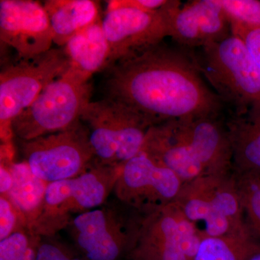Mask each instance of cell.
Masks as SVG:
<instances>
[{"mask_svg": "<svg viewBox=\"0 0 260 260\" xmlns=\"http://www.w3.org/2000/svg\"><path fill=\"white\" fill-rule=\"evenodd\" d=\"M175 203L203 237H225L249 232L234 172L196 178L181 186Z\"/></svg>", "mask_w": 260, "mask_h": 260, "instance_id": "cell-3", "label": "cell"}, {"mask_svg": "<svg viewBox=\"0 0 260 260\" xmlns=\"http://www.w3.org/2000/svg\"><path fill=\"white\" fill-rule=\"evenodd\" d=\"M259 245L250 232L235 236L203 237L193 260H247Z\"/></svg>", "mask_w": 260, "mask_h": 260, "instance_id": "cell-21", "label": "cell"}, {"mask_svg": "<svg viewBox=\"0 0 260 260\" xmlns=\"http://www.w3.org/2000/svg\"><path fill=\"white\" fill-rule=\"evenodd\" d=\"M230 20L260 27V1L259 0H219Z\"/></svg>", "mask_w": 260, "mask_h": 260, "instance_id": "cell-23", "label": "cell"}, {"mask_svg": "<svg viewBox=\"0 0 260 260\" xmlns=\"http://www.w3.org/2000/svg\"><path fill=\"white\" fill-rule=\"evenodd\" d=\"M13 176L10 171L8 160L1 157V166H0V194L7 195L13 186Z\"/></svg>", "mask_w": 260, "mask_h": 260, "instance_id": "cell-28", "label": "cell"}, {"mask_svg": "<svg viewBox=\"0 0 260 260\" xmlns=\"http://www.w3.org/2000/svg\"><path fill=\"white\" fill-rule=\"evenodd\" d=\"M232 34L240 38L260 70V27L232 21Z\"/></svg>", "mask_w": 260, "mask_h": 260, "instance_id": "cell-27", "label": "cell"}, {"mask_svg": "<svg viewBox=\"0 0 260 260\" xmlns=\"http://www.w3.org/2000/svg\"><path fill=\"white\" fill-rule=\"evenodd\" d=\"M43 5L59 47L102 20L99 2L93 0H47Z\"/></svg>", "mask_w": 260, "mask_h": 260, "instance_id": "cell-18", "label": "cell"}, {"mask_svg": "<svg viewBox=\"0 0 260 260\" xmlns=\"http://www.w3.org/2000/svg\"><path fill=\"white\" fill-rule=\"evenodd\" d=\"M20 230H28L23 215L6 196L0 195V241Z\"/></svg>", "mask_w": 260, "mask_h": 260, "instance_id": "cell-24", "label": "cell"}, {"mask_svg": "<svg viewBox=\"0 0 260 260\" xmlns=\"http://www.w3.org/2000/svg\"><path fill=\"white\" fill-rule=\"evenodd\" d=\"M179 3L169 0L158 11H145L127 6L124 0L108 1L102 25L110 47L109 67L169 37L171 15Z\"/></svg>", "mask_w": 260, "mask_h": 260, "instance_id": "cell-9", "label": "cell"}, {"mask_svg": "<svg viewBox=\"0 0 260 260\" xmlns=\"http://www.w3.org/2000/svg\"><path fill=\"white\" fill-rule=\"evenodd\" d=\"M235 177L246 225L251 235L260 243V177Z\"/></svg>", "mask_w": 260, "mask_h": 260, "instance_id": "cell-22", "label": "cell"}, {"mask_svg": "<svg viewBox=\"0 0 260 260\" xmlns=\"http://www.w3.org/2000/svg\"><path fill=\"white\" fill-rule=\"evenodd\" d=\"M91 91L90 78L70 68L12 121V133L30 140L71 127L80 120Z\"/></svg>", "mask_w": 260, "mask_h": 260, "instance_id": "cell-4", "label": "cell"}, {"mask_svg": "<svg viewBox=\"0 0 260 260\" xmlns=\"http://www.w3.org/2000/svg\"><path fill=\"white\" fill-rule=\"evenodd\" d=\"M70 68L87 78L104 71L109 64L110 47L104 34L102 20L72 38L62 47Z\"/></svg>", "mask_w": 260, "mask_h": 260, "instance_id": "cell-19", "label": "cell"}, {"mask_svg": "<svg viewBox=\"0 0 260 260\" xmlns=\"http://www.w3.org/2000/svg\"><path fill=\"white\" fill-rule=\"evenodd\" d=\"M37 260H88L51 237H42Z\"/></svg>", "mask_w": 260, "mask_h": 260, "instance_id": "cell-26", "label": "cell"}, {"mask_svg": "<svg viewBox=\"0 0 260 260\" xmlns=\"http://www.w3.org/2000/svg\"><path fill=\"white\" fill-rule=\"evenodd\" d=\"M123 165L110 166L93 160L83 174L48 185L40 213L30 232L51 237L69 226L73 214L96 209L114 191Z\"/></svg>", "mask_w": 260, "mask_h": 260, "instance_id": "cell-2", "label": "cell"}, {"mask_svg": "<svg viewBox=\"0 0 260 260\" xmlns=\"http://www.w3.org/2000/svg\"><path fill=\"white\" fill-rule=\"evenodd\" d=\"M182 185L175 173L140 151L123 164L114 192L123 204L143 215L175 202Z\"/></svg>", "mask_w": 260, "mask_h": 260, "instance_id": "cell-11", "label": "cell"}, {"mask_svg": "<svg viewBox=\"0 0 260 260\" xmlns=\"http://www.w3.org/2000/svg\"><path fill=\"white\" fill-rule=\"evenodd\" d=\"M69 68V59L63 48L51 49L5 68L0 74L2 134H13L12 121L34 102L46 86Z\"/></svg>", "mask_w": 260, "mask_h": 260, "instance_id": "cell-10", "label": "cell"}, {"mask_svg": "<svg viewBox=\"0 0 260 260\" xmlns=\"http://www.w3.org/2000/svg\"><path fill=\"white\" fill-rule=\"evenodd\" d=\"M232 34L230 18L219 0H193L174 7L169 37L183 47H203Z\"/></svg>", "mask_w": 260, "mask_h": 260, "instance_id": "cell-14", "label": "cell"}, {"mask_svg": "<svg viewBox=\"0 0 260 260\" xmlns=\"http://www.w3.org/2000/svg\"><path fill=\"white\" fill-rule=\"evenodd\" d=\"M202 234L174 202L138 219L128 260H193Z\"/></svg>", "mask_w": 260, "mask_h": 260, "instance_id": "cell-7", "label": "cell"}, {"mask_svg": "<svg viewBox=\"0 0 260 260\" xmlns=\"http://www.w3.org/2000/svg\"><path fill=\"white\" fill-rule=\"evenodd\" d=\"M13 186L6 196L23 215L30 232L40 213L49 183L37 177L26 162H14L8 157Z\"/></svg>", "mask_w": 260, "mask_h": 260, "instance_id": "cell-20", "label": "cell"}, {"mask_svg": "<svg viewBox=\"0 0 260 260\" xmlns=\"http://www.w3.org/2000/svg\"><path fill=\"white\" fill-rule=\"evenodd\" d=\"M0 39L17 51L19 60L50 50L54 38L44 5L32 0H1Z\"/></svg>", "mask_w": 260, "mask_h": 260, "instance_id": "cell-13", "label": "cell"}, {"mask_svg": "<svg viewBox=\"0 0 260 260\" xmlns=\"http://www.w3.org/2000/svg\"><path fill=\"white\" fill-rule=\"evenodd\" d=\"M141 151L155 164L175 173L183 184L205 175L203 167L179 133L175 121L152 126Z\"/></svg>", "mask_w": 260, "mask_h": 260, "instance_id": "cell-16", "label": "cell"}, {"mask_svg": "<svg viewBox=\"0 0 260 260\" xmlns=\"http://www.w3.org/2000/svg\"><path fill=\"white\" fill-rule=\"evenodd\" d=\"M105 98L154 124L219 115L223 102L201 76L194 56L160 43L104 70Z\"/></svg>", "mask_w": 260, "mask_h": 260, "instance_id": "cell-1", "label": "cell"}, {"mask_svg": "<svg viewBox=\"0 0 260 260\" xmlns=\"http://www.w3.org/2000/svg\"><path fill=\"white\" fill-rule=\"evenodd\" d=\"M18 143L24 161L49 184L78 177L95 160L88 128L81 120L64 131Z\"/></svg>", "mask_w": 260, "mask_h": 260, "instance_id": "cell-8", "label": "cell"}, {"mask_svg": "<svg viewBox=\"0 0 260 260\" xmlns=\"http://www.w3.org/2000/svg\"><path fill=\"white\" fill-rule=\"evenodd\" d=\"M138 219L102 207L77 215L69 226L77 247L88 260H118L129 252Z\"/></svg>", "mask_w": 260, "mask_h": 260, "instance_id": "cell-12", "label": "cell"}, {"mask_svg": "<svg viewBox=\"0 0 260 260\" xmlns=\"http://www.w3.org/2000/svg\"><path fill=\"white\" fill-rule=\"evenodd\" d=\"M247 260H260V245L259 247L249 256Z\"/></svg>", "mask_w": 260, "mask_h": 260, "instance_id": "cell-29", "label": "cell"}, {"mask_svg": "<svg viewBox=\"0 0 260 260\" xmlns=\"http://www.w3.org/2000/svg\"><path fill=\"white\" fill-rule=\"evenodd\" d=\"M175 122L203 167L205 175L233 172L232 145L226 124L220 114Z\"/></svg>", "mask_w": 260, "mask_h": 260, "instance_id": "cell-15", "label": "cell"}, {"mask_svg": "<svg viewBox=\"0 0 260 260\" xmlns=\"http://www.w3.org/2000/svg\"><path fill=\"white\" fill-rule=\"evenodd\" d=\"M80 120L88 128L95 158L121 166L141 151L148 130L155 124L120 102L104 98L84 109Z\"/></svg>", "mask_w": 260, "mask_h": 260, "instance_id": "cell-5", "label": "cell"}, {"mask_svg": "<svg viewBox=\"0 0 260 260\" xmlns=\"http://www.w3.org/2000/svg\"><path fill=\"white\" fill-rule=\"evenodd\" d=\"M232 149L233 172L260 177V102L225 121Z\"/></svg>", "mask_w": 260, "mask_h": 260, "instance_id": "cell-17", "label": "cell"}, {"mask_svg": "<svg viewBox=\"0 0 260 260\" xmlns=\"http://www.w3.org/2000/svg\"><path fill=\"white\" fill-rule=\"evenodd\" d=\"M196 60L223 104L233 113L260 102V70L240 38L232 34L202 47Z\"/></svg>", "mask_w": 260, "mask_h": 260, "instance_id": "cell-6", "label": "cell"}, {"mask_svg": "<svg viewBox=\"0 0 260 260\" xmlns=\"http://www.w3.org/2000/svg\"><path fill=\"white\" fill-rule=\"evenodd\" d=\"M34 234L28 230L14 233L0 241V260H19L30 246Z\"/></svg>", "mask_w": 260, "mask_h": 260, "instance_id": "cell-25", "label": "cell"}]
</instances>
